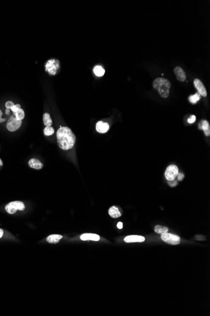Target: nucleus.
<instances>
[{"mask_svg": "<svg viewBox=\"0 0 210 316\" xmlns=\"http://www.w3.org/2000/svg\"><path fill=\"white\" fill-rule=\"evenodd\" d=\"M93 72H94L95 74L97 77H102L105 73L104 69L101 66H96L94 68V69H93Z\"/></svg>", "mask_w": 210, "mask_h": 316, "instance_id": "obj_18", "label": "nucleus"}, {"mask_svg": "<svg viewBox=\"0 0 210 316\" xmlns=\"http://www.w3.org/2000/svg\"><path fill=\"white\" fill-rule=\"evenodd\" d=\"M80 238L82 241H98L100 239V237L95 233H84L82 236H81Z\"/></svg>", "mask_w": 210, "mask_h": 316, "instance_id": "obj_12", "label": "nucleus"}, {"mask_svg": "<svg viewBox=\"0 0 210 316\" xmlns=\"http://www.w3.org/2000/svg\"><path fill=\"white\" fill-rule=\"evenodd\" d=\"M177 180H183V179L184 178V175L183 173L179 172L177 175Z\"/></svg>", "mask_w": 210, "mask_h": 316, "instance_id": "obj_27", "label": "nucleus"}, {"mask_svg": "<svg viewBox=\"0 0 210 316\" xmlns=\"http://www.w3.org/2000/svg\"><path fill=\"white\" fill-rule=\"evenodd\" d=\"M15 116L16 117V119H18V120H22L23 118H24L25 117V113H24V110H23V109H18V110L16 111V112H15V113H13Z\"/></svg>", "mask_w": 210, "mask_h": 316, "instance_id": "obj_20", "label": "nucleus"}, {"mask_svg": "<svg viewBox=\"0 0 210 316\" xmlns=\"http://www.w3.org/2000/svg\"><path fill=\"white\" fill-rule=\"evenodd\" d=\"M57 138L58 145L63 150L72 148L76 141L75 134L68 127H60L57 132Z\"/></svg>", "mask_w": 210, "mask_h": 316, "instance_id": "obj_1", "label": "nucleus"}, {"mask_svg": "<svg viewBox=\"0 0 210 316\" xmlns=\"http://www.w3.org/2000/svg\"><path fill=\"white\" fill-rule=\"evenodd\" d=\"M45 70L50 75H55L60 69L59 61L55 59H51L46 63Z\"/></svg>", "mask_w": 210, "mask_h": 316, "instance_id": "obj_3", "label": "nucleus"}, {"mask_svg": "<svg viewBox=\"0 0 210 316\" xmlns=\"http://www.w3.org/2000/svg\"><path fill=\"white\" fill-rule=\"evenodd\" d=\"M28 165L32 168L40 170L43 168V164L40 160L36 159H32L28 162Z\"/></svg>", "mask_w": 210, "mask_h": 316, "instance_id": "obj_13", "label": "nucleus"}, {"mask_svg": "<svg viewBox=\"0 0 210 316\" xmlns=\"http://www.w3.org/2000/svg\"><path fill=\"white\" fill-rule=\"evenodd\" d=\"M194 85L198 92V93H199L200 95H202L204 97L207 96V92L206 90V88L200 79L196 78L194 80Z\"/></svg>", "mask_w": 210, "mask_h": 316, "instance_id": "obj_8", "label": "nucleus"}, {"mask_svg": "<svg viewBox=\"0 0 210 316\" xmlns=\"http://www.w3.org/2000/svg\"><path fill=\"white\" fill-rule=\"evenodd\" d=\"M199 129L202 130V121H201L199 124Z\"/></svg>", "mask_w": 210, "mask_h": 316, "instance_id": "obj_31", "label": "nucleus"}, {"mask_svg": "<svg viewBox=\"0 0 210 316\" xmlns=\"http://www.w3.org/2000/svg\"><path fill=\"white\" fill-rule=\"evenodd\" d=\"M21 125V121L16 118L15 116H11L8 121L7 127L10 131H15L18 130Z\"/></svg>", "mask_w": 210, "mask_h": 316, "instance_id": "obj_7", "label": "nucleus"}, {"mask_svg": "<svg viewBox=\"0 0 210 316\" xmlns=\"http://www.w3.org/2000/svg\"><path fill=\"white\" fill-rule=\"evenodd\" d=\"M9 110H10V109H7V110H6V114H7V115H8V114H9V113H10V111H9Z\"/></svg>", "mask_w": 210, "mask_h": 316, "instance_id": "obj_32", "label": "nucleus"}, {"mask_svg": "<svg viewBox=\"0 0 210 316\" xmlns=\"http://www.w3.org/2000/svg\"><path fill=\"white\" fill-rule=\"evenodd\" d=\"M15 104H13V102H11V101H8L7 102V103H6L5 104V106L6 107H7V109H11V107H12L13 105Z\"/></svg>", "mask_w": 210, "mask_h": 316, "instance_id": "obj_25", "label": "nucleus"}, {"mask_svg": "<svg viewBox=\"0 0 210 316\" xmlns=\"http://www.w3.org/2000/svg\"><path fill=\"white\" fill-rule=\"evenodd\" d=\"M145 237L140 236H127L124 238L125 242L127 243H133V242H142L145 241Z\"/></svg>", "mask_w": 210, "mask_h": 316, "instance_id": "obj_11", "label": "nucleus"}, {"mask_svg": "<svg viewBox=\"0 0 210 316\" xmlns=\"http://www.w3.org/2000/svg\"><path fill=\"white\" fill-rule=\"evenodd\" d=\"M43 121L44 124L45 126H51L52 124V121L50 118V116L49 113H44L43 115Z\"/></svg>", "mask_w": 210, "mask_h": 316, "instance_id": "obj_17", "label": "nucleus"}, {"mask_svg": "<svg viewBox=\"0 0 210 316\" xmlns=\"http://www.w3.org/2000/svg\"><path fill=\"white\" fill-rule=\"evenodd\" d=\"M153 87L158 91L162 98H167L170 94L171 82L164 78H157L153 82Z\"/></svg>", "mask_w": 210, "mask_h": 316, "instance_id": "obj_2", "label": "nucleus"}, {"mask_svg": "<svg viewBox=\"0 0 210 316\" xmlns=\"http://www.w3.org/2000/svg\"><path fill=\"white\" fill-rule=\"evenodd\" d=\"M202 130L204 131L206 136H210V126L208 121H202Z\"/></svg>", "mask_w": 210, "mask_h": 316, "instance_id": "obj_16", "label": "nucleus"}, {"mask_svg": "<svg viewBox=\"0 0 210 316\" xmlns=\"http://www.w3.org/2000/svg\"><path fill=\"white\" fill-rule=\"evenodd\" d=\"M117 227L119 229H122V228H123V224H122L121 222H118L117 224Z\"/></svg>", "mask_w": 210, "mask_h": 316, "instance_id": "obj_28", "label": "nucleus"}, {"mask_svg": "<svg viewBox=\"0 0 210 316\" xmlns=\"http://www.w3.org/2000/svg\"><path fill=\"white\" fill-rule=\"evenodd\" d=\"M0 165H1V166L3 165V162H2V160L1 159H0Z\"/></svg>", "mask_w": 210, "mask_h": 316, "instance_id": "obj_33", "label": "nucleus"}, {"mask_svg": "<svg viewBox=\"0 0 210 316\" xmlns=\"http://www.w3.org/2000/svg\"><path fill=\"white\" fill-rule=\"evenodd\" d=\"M174 73L176 76L177 79L180 81H184L186 80V75L184 70L179 66L174 68Z\"/></svg>", "mask_w": 210, "mask_h": 316, "instance_id": "obj_10", "label": "nucleus"}, {"mask_svg": "<svg viewBox=\"0 0 210 316\" xmlns=\"http://www.w3.org/2000/svg\"><path fill=\"white\" fill-rule=\"evenodd\" d=\"M167 183L171 187H175L178 184V180L175 179L173 180H167Z\"/></svg>", "mask_w": 210, "mask_h": 316, "instance_id": "obj_23", "label": "nucleus"}, {"mask_svg": "<svg viewBox=\"0 0 210 316\" xmlns=\"http://www.w3.org/2000/svg\"><path fill=\"white\" fill-rule=\"evenodd\" d=\"M179 168L176 165H171L167 167L165 172V177L167 180H173L177 177Z\"/></svg>", "mask_w": 210, "mask_h": 316, "instance_id": "obj_6", "label": "nucleus"}, {"mask_svg": "<svg viewBox=\"0 0 210 316\" xmlns=\"http://www.w3.org/2000/svg\"><path fill=\"white\" fill-rule=\"evenodd\" d=\"M200 95L198 93H196V94L193 95H191L189 97V101H190L191 103L193 104H196L198 101H200Z\"/></svg>", "mask_w": 210, "mask_h": 316, "instance_id": "obj_21", "label": "nucleus"}, {"mask_svg": "<svg viewBox=\"0 0 210 316\" xmlns=\"http://www.w3.org/2000/svg\"><path fill=\"white\" fill-rule=\"evenodd\" d=\"M44 133L45 136H50L54 133V128L51 126H46L44 130Z\"/></svg>", "mask_w": 210, "mask_h": 316, "instance_id": "obj_22", "label": "nucleus"}, {"mask_svg": "<svg viewBox=\"0 0 210 316\" xmlns=\"http://www.w3.org/2000/svg\"><path fill=\"white\" fill-rule=\"evenodd\" d=\"M196 121V116H191L190 118L188 119V121L189 124H192L193 123V122H194V121Z\"/></svg>", "mask_w": 210, "mask_h": 316, "instance_id": "obj_26", "label": "nucleus"}, {"mask_svg": "<svg viewBox=\"0 0 210 316\" xmlns=\"http://www.w3.org/2000/svg\"><path fill=\"white\" fill-rule=\"evenodd\" d=\"M2 114H3V113L1 112V110H0V123H1V122H3V121H5V119H2V118H1Z\"/></svg>", "mask_w": 210, "mask_h": 316, "instance_id": "obj_29", "label": "nucleus"}, {"mask_svg": "<svg viewBox=\"0 0 210 316\" xmlns=\"http://www.w3.org/2000/svg\"><path fill=\"white\" fill-rule=\"evenodd\" d=\"M3 235V231L2 229H0V238H1Z\"/></svg>", "mask_w": 210, "mask_h": 316, "instance_id": "obj_30", "label": "nucleus"}, {"mask_svg": "<svg viewBox=\"0 0 210 316\" xmlns=\"http://www.w3.org/2000/svg\"><path fill=\"white\" fill-rule=\"evenodd\" d=\"M21 109V105H19V104H16V105H14L13 106L11 107V110L13 111V113H15V112H16L17 110H18V109Z\"/></svg>", "mask_w": 210, "mask_h": 316, "instance_id": "obj_24", "label": "nucleus"}, {"mask_svg": "<svg viewBox=\"0 0 210 316\" xmlns=\"http://www.w3.org/2000/svg\"><path fill=\"white\" fill-rule=\"evenodd\" d=\"M154 230L156 233H159V234H162V233H166V232H168L169 231V229L167 227H162L161 225H157L155 227V229H154Z\"/></svg>", "mask_w": 210, "mask_h": 316, "instance_id": "obj_19", "label": "nucleus"}, {"mask_svg": "<svg viewBox=\"0 0 210 316\" xmlns=\"http://www.w3.org/2000/svg\"><path fill=\"white\" fill-rule=\"evenodd\" d=\"M96 131L100 133H106L109 129V126L107 122H104L103 121H99L97 122L96 126Z\"/></svg>", "mask_w": 210, "mask_h": 316, "instance_id": "obj_9", "label": "nucleus"}, {"mask_svg": "<svg viewBox=\"0 0 210 316\" xmlns=\"http://www.w3.org/2000/svg\"><path fill=\"white\" fill-rule=\"evenodd\" d=\"M161 239L164 242L171 245H177L180 242V238L178 236L168 232L162 233Z\"/></svg>", "mask_w": 210, "mask_h": 316, "instance_id": "obj_5", "label": "nucleus"}, {"mask_svg": "<svg viewBox=\"0 0 210 316\" xmlns=\"http://www.w3.org/2000/svg\"><path fill=\"white\" fill-rule=\"evenodd\" d=\"M25 208V204L21 201H13L8 203L5 206V210L9 214H14L17 210L23 211Z\"/></svg>", "mask_w": 210, "mask_h": 316, "instance_id": "obj_4", "label": "nucleus"}, {"mask_svg": "<svg viewBox=\"0 0 210 316\" xmlns=\"http://www.w3.org/2000/svg\"><path fill=\"white\" fill-rule=\"evenodd\" d=\"M62 238V236L57 235V234H54V235L49 236L47 238V241L51 244H56V243L59 242Z\"/></svg>", "mask_w": 210, "mask_h": 316, "instance_id": "obj_15", "label": "nucleus"}, {"mask_svg": "<svg viewBox=\"0 0 210 316\" xmlns=\"http://www.w3.org/2000/svg\"><path fill=\"white\" fill-rule=\"evenodd\" d=\"M108 213L111 217H112L113 218H118L121 216V214L119 211V209L115 206H113L109 209Z\"/></svg>", "mask_w": 210, "mask_h": 316, "instance_id": "obj_14", "label": "nucleus"}]
</instances>
